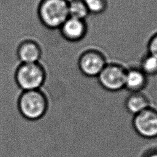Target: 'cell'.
<instances>
[{
    "instance_id": "1",
    "label": "cell",
    "mask_w": 157,
    "mask_h": 157,
    "mask_svg": "<svg viewBox=\"0 0 157 157\" xmlns=\"http://www.w3.org/2000/svg\"><path fill=\"white\" fill-rule=\"evenodd\" d=\"M68 1L69 0H40L37 12L42 25L49 29H59L69 17Z\"/></svg>"
},
{
    "instance_id": "2",
    "label": "cell",
    "mask_w": 157,
    "mask_h": 157,
    "mask_svg": "<svg viewBox=\"0 0 157 157\" xmlns=\"http://www.w3.org/2000/svg\"><path fill=\"white\" fill-rule=\"evenodd\" d=\"M45 76V68L40 62L19 63L15 73L17 84L23 91L40 90Z\"/></svg>"
},
{
    "instance_id": "3",
    "label": "cell",
    "mask_w": 157,
    "mask_h": 157,
    "mask_svg": "<svg viewBox=\"0 0 157 157\" xmlns=\"http://www.w3.org/2000/svg\"><path fill=\"white\" fill-rule=\"evenodd\" d=\"M18 106L21 114L29 120L40 118L47 109V101L40 90L24 91L20 94Z\"/></svg>"
},
{
    "instance_id": "4",
    "label": "cell",
    "mask_w": 157,
    "mask_h": 157,
    "mask_svg": "<svg viewBox=\"0 0 157 157\" xmlns=\"http://www.w3.org/2000/svg\"><path fill=\"white\" fill-rule=\"evenodd\" d=\"M127 68L117 63H107L96 78L98 83L104 90L117 92L124 88Z\"/></svg>"
},
{
    "instance_id": "5",
    "label": "cell",
    "mask_w": 157,
    "mask_h": 157,
    "mask_svg": "<svg viewBox=\"0 0 157 157\" xmlns=\"http://www.w3.org/2000/svg\"><path fill=\"white\" fill-rule=\"evenodd\" d=\"M107 63L105 55L94 48L83 51L77 59V65L81 74L92 78H96L99 75Z\"/></svg>"
},
{
    "instance_id": "6",
    "label": "cell",
    "mask_w": 157,
    "mask_h": 157,
    "mask_svg": "<svg viewBox=\"0 0 157 157\" xmlns=\"http://www.w3.org/2000/svg\"><path fill=\"white\" fill-rule=\"evenodd\" d=\"M132 126L136 134L144 139L157 138V109L150 106L134 115Z\"/></svg>"
},
{
    "instance_id": "7",
    "label": "cell",
    "mask_w": 157,
    "mask_h": 157,
    "mask_svg": "<svg viewBox=\"0 0 157 157\" xmlns=\"http://www.w3.org/2000/svg\"><path fill=\"white\" fill-rule=\"evenodd\" d=\"M61 36L67 41L77 42L82 40L88 32L85 20L69 17L59 29Z\"/></svg>"
},
{
    "instance_id": "8",
    "label": "cell",
    "mask_w": 157,
    "mask_h": 157,
    "mask_svg": "<svg viewBox=\"0 0 157 157\" xmlns=\"http://www.w3.org/2000/svg\"><path fill=\"white\" fill-rule=\"evenodd\" d=\"M16 56L20 63H34L42 59V50L39 44L34 40L26 39L18 45Z\"/></svg>"
},
{
    "instance_id": "9",
    "label": "cell",
    "mask_w": 157,
    "mask_h": 157,
    "mask_svg": "<svg viewBox=\"0 0 157 157\" xmlns=\"http://www.w3.org/2000/svg\"><path fill=\"white\" fill-rule=\"evenodd\" d=\"M148 83V77L139 67L127 69L124 88L130 93L142 92Z\"/></svg>"
},
{
    "instance_id": "10",
    "label": "cell",
    "mask_w": 157,
    "mask_h": 157,
    "mask_svg": "<svg viewBox=\"0 0 157 157\" xmlns=\"http://www.w3.org/2000/svg\"><path fill=\"white\" fill-rule=\"evenodd\" d=\"M124 107L126 111L134 116L150 107V102L142 92L130 93L125 99Z\"/></svg>"
},
{
    "instance_id": "11",
    "label": "cell",
    "mask_w": 157,
    "mask_h": 157,
    "mask_svg": "<svg viewBox=\"0 0 157 157\" xmlns=\"http://www.w3.org/2000/svg\"><path fill=\"white\" fill-rule=\"evenodd\" d=\"M68 11L70 17L85 20L90 15L83 0H69Z\"/></svg>"
},
{
    "instance_id": "12",
    "label": "cell",
    "mask_w": 157,
    "mask_h": 157,
    "mask_svg": "<svg viewBox=\"0 0 157 157\" xmlns=\"http://www.w3.org/2000/svg\"><path fill=\"white\" fill-rule=\"evenodd\" d=\"M139 67L147 77L156 75L157 58L147 53L142 58Z\"/></svg>"
},
{
    "instance_id": "13",
    "label": "cell",
    "mask_w": 157,
    "mask_h": 157,
    "mask_svg": "<svg viewBox=\"0 0 157 157\" xmlns=\"http://www.w3.org/2000/svg\"><path fill=\"white\" fill-rule=\"evenodd\" d=\"M90 14L103 13L108 7L107 0H83Z\"/></svg>"
},
{
    "instance_id": "14",
    "label": "cell",
    "mask_w": 157,
    "mask_h": 157,
    "mask_svg": "<svg viewBox=\"0 0 157 157\" xmlns=\"http://www.w3.org/2000/svg\"><path fill=\"white\" fill-rule=\"evenodd\" d=\"M148 53L157 58V32L150 38L147 43Z\"/></svg>"
},
{
    "instance_id": "15",
    "label": "cell",
    "mask_w": 157,
    "mask_h": 157,
    "mask_svg": "<svg viewBox=\"0 0 157 157\" xmlns=\"http://www.w3.org/2000/svg\"><path fill=\"white\" fill-rule=\"evenodd\" d=\"M142 157H157V148H153L146 151Z\"/></svg>"
}]
</instances>
